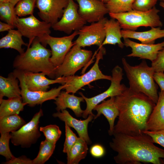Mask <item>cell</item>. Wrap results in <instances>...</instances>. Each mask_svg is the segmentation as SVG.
<instances>
[{
	"mask_svg": "<svg viewBox=\"0 0 164 164\" xmlns=\"http://www.w3.org/2000/svg\"><path fill=\"white\" fill-rule=\"evenodd\" d=\"M22 71L27 87L32 91H47L50 85L56 83L63 85L68 80L67 76L50 79L46 77L45 73Z\"/></svg>",
	"mask_w": 164,
	"mask_h": 164,
	"instance_id": "17",
	"label": "cell"
},
{
	"mask_svg": "<svg viewBox=\"0 0 164 164\" xmlns=\"http://www.w3.org/2000/svg\"><path fill=\"white\" fill-rule=\"evenodd\" d=\"M159 98L147 121L146 130H164V91L158 93Z\"/></svg>",
	"mask_w": 164,
	"mask_h": 164,
	"instance_id": "22",
	"label": "cell"
},
{
	"mask_svg": "<svg viewBox=\"0 0 164 164\" xmlns=\"http://www.w3.org/2000/svg\"><path fill=\"white\" fill-rule=\"evenodd\" d=\"M20 0H10V2L15 6L17 3Z\"/></svg>",
	"mask_w": 164,
	"mask_h": 164,
	"instance_id": "44",
	"label": "cell"
},
{
	"mask_svg": "<svg viewBox=\"0 0 164 164\" xmlns=\"http://www.w3.org/2000/svg\"><path fill=\"white\" fill-rule=\"evenodd\" d=\"M107 18L104 17L89 25L83 26L78 30V36L73 43L81 47L96 45L99 48L103 47L105 37L104 25Z\"/></svg>",
	"mask_w": 164,
	"mask_h": 164,
	"instance_id": "13",
	"label": "cell"
},
{
	"mask_svg": "<svg viewBox=\"0 0 164 164\" xmlns=\"http://www.w3.org/2000/svg\"><path fill=\"white\" fill-rule=\"evenodd\" d=\"M79 6L78 12L87 22H97L109 13L105 3L102 0H75Z\"/></svg>",
	"mask_w": 164,
	"mask_h": 164,
	"instance_id": "16",
	"label": "cell"
},
{
	"mask_svg": "<svg viewBox=\"0 0 164 164\" xmlns=\"http://www.w3.org/2000/svg\"><path fill=\"white\" fill-rule=\"evenodd\" d=\"M0 119L9 115L17 114L23 110L24 106L22 98H13L0 102Z\"/></svg>",
	"mask_w": 164,
	"mask_h": 164,
	"instance_id": "27",
	"label": "cell"
},
{
	"mask_svg": "<svg viewBox=\"0 0 164 164\" xmlns=\"http://www.w3.org/2000/svg\"><path fill=\"white\" fill-rule=\"evenodd\" d=\"M160 11L155 6L146 11L132 10L129 12L120 13H109L111 18L119 22L124 30L135 31L140 27H160L162 22L158 14Z\"/></svg>",
	"mask_w": 164,
	"mask_h": 164,
	"instance_id": "5",
	"label": "cell"
},
{
	"mask_svg": "<svg viewBox=\"0 0 164 164\" xmlns=\"http://www.w3.org/2000/svg\"><path fill=\"white\" fill-rule=\"evenodd\" d=\"M87 144L79 137L67 154V164H78L87 156L88 150Z\"/></svg>",
	"mask_w": 164,
	"mask_h": 164,
	"instance_id": "28",
	"label": "cell"
},
{
	"mask_svg": "<svg viewBox=\"0 0 164 164\" xmlns=\"http://www.w3.org/2000/svg\"><path fill=\"white\" fill-rule=\"evenodd\" d=\"M13 72L19 80L23 102L31 107H34L36 105L42 104L48 100H55L65 86V84L57 88H52L49 91H31L27 87L22 72L15 69Z\"/></svg>",
	"mask_w": 164,
	"mask_h": 164,
	"instance_id": "11",
	"label": "cell"
},
{
	"mask_svg": "<svg viewBox=\"0 0 164 164\" xmlns=\"http://www.w3.org/2000/svg\"><path fill=\"white\" fill-rule=\"evenodd\" d=\"M105 37L102 46L106 44L115 45L118 44L121 48L125 46L121 41L122 37L121 27L118 22L116 19L112 18L106 20L104 25Z\"/></svg>",
	"mask_w": 164,
	"mask_h": 164,
	"instance_id": "25",
	"label": "cell"
},
{
	"mask_svg": "<svg viewBox=\"0 0 164 164\" xmlns=\"http://www.w3.org/2000/svg\"><path fill=\"white\" fill-rule=\"evenodd\" d=\"M162 163L164 164V159L162 160Z\"/></svg>",
	"mask_w": 164,
	"mask_h": 164,
	"instance_id": "48",
	"label": "cell"
},
{
	"mask_svg": "<svg viewBox=\"0 0 164 164\" xmlns=\"http://www.w3.org/2000/svg\"><path fill=\"white\" fill-rule=\"evenodd\" d=\"M153 77L155 81L161 90L164 91V72H155Z\"/></svg>",
	"mask_w": 164,
	"mask_h": 164,
	"instance_id": "42",
	"label": "cell"
},
{
	"mask_svg": "<svg viewBox=\"0 0 164 164\" xmlns=\"http://www.w3.org/2000/svg\"><path fill=\"white\" fill-rule=\"evenodd\" d=\"M37 0H20L15 7L16 15L22 17L33 14Z\"/></svg>",
	"mask_w": 164,
	"mask_h": 164,
	"instance_id": "33",
	"label": "cell"
},
{
	"mask_svg": "<svg viewBox=\"0 0 164 164\" xmlns=\"http://www.w3.org/2000/svg\"><path fill=\"white\" fill-rule=\"evenodd\" d=\"M5 164H32V160L27 158L26 156L22 155L19 157L14 156L10 160L5 162Z\"/></svg>",
	"mask_w": 164,
	"mask_h": 164,
	"instance_id": "41",
	"label": "cell"
},
{
	"mask_svg": "<svg viewBox=\"0 0 164 164\" xmlns=\"http://www.w3.org/2000/svg\"><path fill=\"white\" fill-rule=\"evenodd\" d=\"M53 116L58 118L64 121L65 124L73 128L77 132L79 137L85 140L88 145H91L92 141L88 133V124L94 118L95 115H89L84 120H79L72 116L66 109L53 113Z\"/></svg>",
	"mask_w": 164,
	"mask_h": 164,
	"instance_id": "19",
	"label": "cell"
},
{
	"mask_svg": "<svg viewBox=\"0 0 164 164\" xmlns=\"http://www.w3.org/2000/svg\"><path fill=\"white\" fill-rule=\"evenodd\" d=\"M68 2L69 0H37L38 15L42 21L52 26L61 18Z\"/></svg>",
	"mask_w": 164,
	"mask_h": 164,
	"instance_id": "15",
	"label": "cell"
},
{
	"mask_svg": "<svg viewBox=\"0 0 164 164\" xmlns=\"http://www.w3.org/2000/svg\"><path fill=\"white\" fill-rule=\"evenodd\" d=\"M0 138V154L9 161L14 156L12 154L9 148V141L11 138L10 132L1 134Z\"/></svg>",
	"mask_w": 164,
	"mask_h": 164,
	"instance_id": "35",
	"label": "cell"
},
{
	"mask_svg": "<svg viewBox=\"0 0 164 164\" xmlns=\"http://www.w3.org/2000/svg\"><path fill=\"white\" fill-rule=\"evenodd\" d=\"M65 127L66 138L63 151L67 154L77 142L78 137L73 133L70 126L65 124Z\"/></svg>",
	"mask_w": 164,
	"mask_h": 164,
	"instance_id": "36",
	"label": "cell"
},
{
	"mask_svg": "<svg viewBox=\"0 0 164 164\" xmlns=\"http://www.w3.org/2000/svg\"><path fill=\"white\" fill-rule=\"evenodd\" d=\"M121 32L123 38L135 39L145 44H154L156 39L164 37V29L160 27H151L149 30L143 32L123 29Z\"/></svg>",
	"mask_w": 164,
	"mask_h": 164,
	"instance_id": "23",
	"label": "cell"
},
{
	"mask_svg": "<svg viewBox=\"0 0 164 164\" xmlns=\"http://www.w3.org/2000/svg\"><path fill=\"white\" fill-rule=\"evenodd\" d=\"M79 6L74 0H69L61 18L52 26L55 31L69 35L73 31H78L87 23L78 12Z\"/></svg>",
	"mask_w": 164,
	"mask_h": 164,
	"instance_id": "14",
	"label": "cell"
},
{
	"mask_svg": "<svg viewBox=\"0 0 164 164\" xmlns=\"http://www.w3.org/2000/svg\"><path fill=\"white\" fill-rule=\"evenodd\" d=\"M115 102L119 114L114 134L134 135L146 130L147 121L156 104L149 97L127 87L115 97Z\"/></svg>",
	"mask_w": 164,
	"mask_h": 164,
	"instance_id": "1",
	"label": "cell"
},
{
	"mask_svg": "<svg viewBox=\"0 0 164 164\" xmlns=\"http://www.w3.org/2000/svg\"><path fill=\"white\" fill-rule=\"evenodd\" d=\"M162 1H163V2H164V0H162Z\"/></svg>",
	"mask_w": 164,
	"mask_h": 164,
	"instance_id": "49",
	"label": "cell"
},
{
	"mask_svg": "<svg viewBox=\"0 0 164 164\" xmlns=\"http://www.w3.org/2000/svg\"><path fill=\"white\" fill-rule=\"evenodd\" d=\"M43 115V110L40 109L32 119L17 131L11 132V140L15 146L28 148L35 144L40 137L39 129L40 118Z\"/></svg>",
	"mask_w": 164,
	"mask_h": 164,
	"instance_id": "9",
	"label": "cell"
},
{
	"mask_svg": "<svg viewBox=\"0 0 164 164\" xmlns=\"http://www.w3.org/2000/svg\"><path fill=\"white\" fill-rule=\"evenodd\" d=\"M18 16L16 15L15 6L10 2H0V19L5 22L15 27Z\"/></svg>",
	"mask_w": 164,
	"mask_h": 164,
	"instance_id": "31",
	"label": "cell"
},
{
	"mask_svg": "<svg viewBox=\"0 0 164 164\" xmlns=\"http://www.w3.org/2000/svg\"><path fill=\"white\" fill-rule=\"evenodd\" d=\"M111 72L110 85L103 93L93 97L87 98L82 92H79V94L83 97L86 104V108L84 110L82 116L83 118H86L90 114L94 115L92 111L95 106L108 97H115L121 94L126 89L127 87L125 85L121 83L123 79L122 69L118 65H116L113 68Z\"/></svg>",
	"mask_w": 164,
	"mask_h": 164,
	"instance_id": "7",
	"label": "cell"
},
{
	"mask_svg": "<svg viewBox=\"0 0 164 164\" xmlns=\"http://www.w3.org/2000/svg\"><path fill=\"white\" fill-rule=\"evenodd\" d=\"M123 39L125 46L132 49V53L127 56L148 59L152 62L156 58L159 52L164 48V41L156 44H145L135 42L128 38Z\"/></svg>",
	"mask_w": 164,
	"mask_h": 164,
	"instance_id": "18",
	"label": "cell"
},
{
	"mask_svg": "<svg viewBox=\"0 0 164 164\" xmlns=\"http://www.w3.org/2000/svg\"><path fill=\"white\" fill-rule=\"evenodd\" d=\"M51 56V50L44 46L38 38H36L25 52L16 56L13 67L22 71L45 73L51 78L55 79L56 67L50 61Z\"/></svg>",
	"mask_w": 164,
	"mask_h": 164,
	"instance_id": "3",
	"label": "cell"
},
{
	"mask_svg": "<svg viewBox=\"0 0 164 164\" xmlns=\"http://www.w3.org/2000/svg\"><path fill=\"white\" fill-rule=\"evenodd\" d=\"M78 34V31H75L70 35L60 37L47 34L39 40L45 47L47 45L50 47L51 51L50 60L56 67L62 63L66 56L74 44L72 40Z\"/></svg>",
	"mask_w": 164,
	"mask_h": 164,
	"instance_id": "10",
	"label": "cell"
},
{
	"mask_svg": "<svg viewBox=\"0 0 164 164\" xmlns=\"http://www.w3.org/2000/svg\"><path fill=\"white\" fill-rule=\"evenodd\" d=\"M135 1V0H110L105 3V5L109 13H120L132 10L133 5Z\"/></svg>",
	"mask_w": 164,
	"mask_h": 164,
	"instance_id": "32",
	"label": "cell"
},
{
	"mask_svg": "<svg viewBox=\"0 0 164 164\" xmlns=\"http://www.w3.org/2000/svg\"><path fill=\"white\" fill-rule=\"evenodd\" d=\"M22 36L17 29L9 30L5 36L0 39V48H11L17 51L19 54H22L25 51L22 46H27L28 43L24 42Z\"/></svg>",
	"mask_w": 164,
	"mask_h": 164,
	"instance_id": "26",
	"label": "cell"
},
{
	"mask_svg": "<svg viewBox=\"0 0 164 164\" xmlns=\"http://www.w3.org/2000/svg\"><path fill=\"white\" fill-rule=\"evenodd\" d=\"M115 99V97H112L107 100H104L101 104L95 106L93 109L97 112L94 119L99 117L101 114L103 115L107 119L109 125L108 133L111 136L114 135L115 120L119 114Z\"/></svg>",
	"mask_w": 164,
	"mask_h": 164,
	"instance_id": "21",
	"label": "cell"
},
{
	"mask_svg": "<svg viewBox=\"0 0 164 164\" xmlns=\"http://www.w3.org/2000/svg\"><path fill=\"white\" fill-rule=\"evenodd\" d=\"M19 81L13 72L10 73L7 77L0 76V102L4 97L8 98H22Z\"/></svg>",
	"mask_w": 164,
	"mask_h": 164,
	"instance_id": "24",
	"label": "cell"
},
{
	"mask_svg": "<svg viewBox=\"0 0 164 164\" xmlns=\"http://www.w3.org/2000/svg\"><path fill=\"white\" fill-rule=\"evenodd\" d=\"M99 49L98 52L96 54L95 62L87 72L80 76H67L68 80L64 88L67 92L74 94L85 86L95 80L101 79L111 80V76L104 74L99 69V62L103 59V56L106 53V50L104 47Z\"/></svg>",
	"mask_w": 164,
	"mask_h": 164,
	"instance_id": "8",
	"label": "cell"
},
{
	"mask_svg": "<svg viewBox=\"0 0 164 164\" xmlns=\"http://www.w3.org/2000/svg\"><path fill=\"white\" fill-rule=\"evenodd\" d=\"M52 25L44 21H41L33 14L25 18H17L15 26L22 36L29 39L27 47L31 46L33 40L38 38L39 40L47 34H50Z\"/></svg>",
	"mask_w": 164,
	"mask_h": 164,
	"instance_id": "12",
	"label": "cell"
},
{
	"mask_svg": "<svg viewBox=\"0 0 164 164\" xmlns=\"http://www.w3.org/2000/svg\"><path fill=\"white\" fill-rule=\"evenodd\" d=\"M15 28V27L9 24L0 21V32H1L6 31L8 32L11 29H13Z\"/></svg>",
	"mask_w": 164,
	"mask_h": 164,
	"instance_id": "43",
	"label": "cell"
},
{
	"mask_svg": "<svg viewBox=\"0 0 164 164\" xmlns=\"http://www.w3.org/2000/svg\"><path fill=\"white\" fill-rule=\"evenodd\" d=\"M56 144L45 139L41 142L39 151L37 156L32 160V164H43L53 154Z\"/></svg>",
	"mask_w": 164,
	"mask_h": 164,
	"instance_id": "30",
	"label": "cell"
},
{
	"mask_svg": "<svg viewBox=\"0 0 164 164\" xmlns=\"http://www.w3.org/2000/svg\"><path fill=\"white\" fill-rule=\"evenodd\" d=\"M103 2H104L105 3H106L108 2L110 0H102Z\"/></svg>",
	"mask_w": 164,
	"mask_h": 164,
	"instance_id": "47",
	"label": "cell"
},
{
	"mask_svg": "<svg viewBox=\"0 0 164 164\" xmlns=\"http://www.w3.org/2000/svg\"><path fill=\"white\" fill-rule=\"evenodd\" d=\"M159 5L161 7L164 8V2L162 1L160 2L159 3Z\"/></svg>",
	"mask_w": 164,
	"mask_h": 164,
	"instance_id": "45",
	"label": "cell"
},
{
	"mask_svg": "<svg viewBox=\"0 0 164 164\" xmlns=\"http://www.w3.org/2000/svg\"><path fill=\"white\" fill-rule=\"evenodd\" d=\"M121 62L129 88L144 94L156 104L159 98L158 87L154 79L155 71L153 68L148 66L145 60L134 66H131L124 58Z\"/></svg>",
	"mask_w": 164,
	"mask_h": 164,
	"instance_id": "4",
	"label": "cell"
},
{
	"mask_svg": "<svg viewBox=\"0 0 164 164\" xmlns=\"http://www.w3.org/2000/svg\"><path fill=\"white\" fill-rule=\"evenodd\" d=\"M90 152L91 155L96 158L103 157L105 153V150L101 145L97 144L92 145L90 148Z\"/></svg>",
	"mask_w": 164,
	"mask_h": 164,
	"instance_id": "40",
	"label": "cell"
},
{
	"mask_svg": "<svg viewBox=\"0 0 164 164\" xmlns=\"http://www.w3.org/2000/svg\"><path fill=\"white\" fill-rule=\"evenodd\" d=\"M39 130L43 132L46 139L56 144L62 134L59 127L55 125H50L44 127H41Z\"/></svg>",
	"mask_w": 164,
	"mask_h": 164,
	"instance_id": "34",
	"label": "cell"
},
{
	"mask_svg": "<svg viewBox=\"0 0 164 164\" xmlns=\"http://www.w3.org/2000/svg\"><path fill=\"white\" fill-rule=\"evenodd\" d=\"M91 51L82 49L74 44L66 56L62 63L56 67L55 79L74 75L76 72L92 61Z\"/></svg>",
	"mask_w": 164,
	"mask_h": 164,
	"instance_id": "6",
	"label": "cell"
},
{
	"mask_svg": "<svg viewBox=\"0 0 164 164\" xmlns=\"http://www.w3.org/2000/svg\"><path fill=\"white\" fill-rule=\"evenodd\" d=\"M10 0H0V2H9Z\"/></svg>",
	"mask_w": 164,
	"mask_h": 164,
	"instance_id": "46",
	"label": "cell"
},
{
	"mask_svg": "<svg viewBox=\"0 0 164 164\" xmlns=\"http://www.w3.org/2000/svg\"><path fill=\"white\" fill-rule=\"evenodd\" d=\"M54 103L56 105V109L57 111L68 108L71 110L76 116L78 117L82 116L84 112L80 107L81 102L85 101L83 97H78L70 94L66 91H61L55 99Z\"/></svg>",
	"mask_w": 164,
	"mask_h": 164,
	"instance_id": "20",
	"label": "cell"
},
{
	"mask_svg": "<svg viewBox=\"0 0 164 164\" xmlns=\"http://www.w3.org/2000/svg\"><path fill=\"white\" fill-rule=\"evenodd\" d=\"M151 67L155 72H164V48L159 52L156 58L152 62Z\"/></svg>",
	"mask_w": 164,
	"mask_h": 164,
	"instance_id": "38",
	"label": "cell"
},
{
	"mask_svg": "<svg viewBox=\"0 0 164 164\" xmlns=\"http://www.w3.org/2000/svg\"><path fill=\"white\" fill-rule=\"evenodd\" d=\"M158 0H135L132 6L133 10L146 11L155 6Z\"/></svg>",
	"mask_w": 164,
	"mask_h": 164,
	"instance_id": "37",
	"label": "cell"
},
{
	"mask_svg": "<svg viewBox=\"0 0 164 164\" xmlns=\"http://www.w3.org/2000/svg\"><path fill=\"white\" fill-rule=\"evenodd\" d=\"M110 148L117 153L114 157L118 164H139L141 162L163 164L164 149L156 146L148 134L130 135L114 134Z\"/></svg>",
	"mask_w": 164,
	"mask_h": 164,
	"instance_id": "2",
	"label": "cell"
},
{
	"mask_svg": "<svg viewBox=\"0 0 164 164\" xmlns=\"http://www.w3.org/2000/svg\"><path fill=\"white\" fill-rule=\"evenodd\" d=\"M143 132L150 135L154 143L159 144L164 147V130L156 131L146 130Z\"/></svg>",
	"mask_w": 164,
	"mask_h": 164,
	"instance_id": "39",
	"label": "cell"
},
{
	"mask_svg": "<svg viewBox=\"0 0 164 164\" xmlns=\"http://www.w3.org/2000/svg\"><path fill=\"white\" fill-rule=\"evenodd\" d=\"M26 124L25 120L17 114L4 117L0 119V133L17 131Z\"/></svg>",
	"mask_w": 164,
	"mask_h": 164,
	"instance_id": "29",
	"label": "cell"
}]
</instances>
